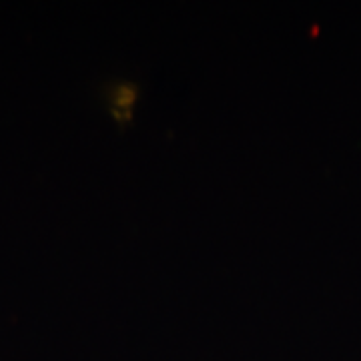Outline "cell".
<instances>
[{
    "mask_svg": "<svg viewBox=\"0 0 361 361\" xmlns=\"http://www.w3.org/2000/svg\"><path fill=\"white\" fill-rule=\"evenodd\" d=\"M137 94H139V90L133 85H121L111 90V97H109L111 113L115 115L118 123H125L130 118V113L137 103Z\"/></svg>",
    "mask_w": 361,
    "mask_h": 361,
    "instance_id": "6da1fadb",
    "label": "cell"
}]
</instances>
